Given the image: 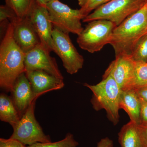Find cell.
I'll return each mask as SVG.
<instances>
[{
  "instance_id": "obj_1",
  "label": "cell",
  "mask_w": 147,
  "mask_h": 147,
  "mask_svg": "<svg viewBox=\"0 0 147 147\" xmlns=\"http://www.w3.org/2000/svg\"><path fill=\"white\" fill-rule=\"evenodd\" d=\"M25 53L13 37V25L8 24L0 45V86L11 92L16 79L26 71Z\"/></svg>"
},
{
  "instance_id": "obj_2",
  "label": "cell",
  "mask_w": 147,
  "mask_h": 147,
  "mask_svg": "<svg viewBox=\"0 0 147 147\" xmlns=\"http://www.w3.org/2000/svg\"><path fill=\"white\" fill-rule=\"evenodd\" d=\"M147 33V2L116 27L109 44L115 57L130 56L140 39Z\"/></svg>"
},
{
  "instance_id": "obj_3",
  "label": "cell",
  "mask_w": 147,
  "mask_h": 147,
  "mask_svg": "<svg viewBox=\"0 0 147 147\" xmlns=\"http://www.w3.org/2000/svg\"><path fill=\"white\" fill-rule=\"evenodd\" d=\"M84 86L92 92L91 99L93 108L96 111L104 110L109 120L114 125L119 121V110L121 89L110 74H103L101 82L96 85L85 83Z\"/></svg>"
},
{
  "instance_id": "obj_4",
  "label": "cell",
  "mask_w": 147,
  "mask_h": 147,
  "mask_svg": "<svg viewBox=\"0 0 147 147\" xmlns=\"http://www.w3.org/2000/svg\"><path fill=\"white\" fill-rule=\"evenodd\" d=\"M146 3L143 0H111L97 7L82 21L89 23L94 20H108L117 26Z\"/></svg>"
},
{
  "instance_id": "obj_5",
  "label": "cell",
  "mask_w": 147,
  "mask_h": 147,
  "mask_svg": "<svg viewBox=\"0 0 147 147\" xmlns=\"http://www.w3.org/2000/svg\"><path fill=\"white\" fill-rule=\"evenodd\" d=\"M114 23L105 20H97L88 23L78 36L76 41L82 50L94 53L109 44L114 29Z\"/></svg>"
},
{
  "instance_id": "obj_6",
  "label": "cell",
  "mask_w": 147,
  "mask_h": 147,
  "mask_svg": "<svg viewBox=\"0 0 147 147\" xmlns=\"http://www.w3.org/2000/svg\"><path fill=\"white\" fill-rule=\"evenodd\" d=\"M38 98L33 100L19 122L13 127V134L10 137L25 145L30 146L36 143L52 142L50 136L44 133L35 117V106Z\"/></svg>"
},
{
  "instance_id": "obj_7",
  "label": "cell",
  "mask_w": 147,
  "mask_h": 147,
  "mask_svg": "<svg viewBox=\"0 0 147 147\" xmlns=\"http://www.w3.org/2000/svg\"><path fill=\"white\" fill-rule=\"evenodd\" d=\"M53 27L62 31L79 35L84 28L80 9H71L59 0H53L46 5Z\"/></svg>"
},
{
  "instance_id": "obj_8",
  "label": "cell",
  "mask_w": 147,
  "mask_h": 147,
  "mask_svg": "<svg viewBox=\"0 0 147 147\" xmlns=\"http://www.w3.org/2000/svg\"><path fill=\"white\" fill-rule=\"evenodd\" d=\"M69 34L53 27V49L61 60L67 72L72 75L82 68L84 59L73 45Z\"/></svg>"
},
{
  "instance_id": "obj_9",
  "label": "cell",
  "mask_w": 147,
  "mask_h": 147,
  "mask_svg": "<svg viewBox=\"0 0 147 147\" xmlns=\"http://www.w3.org/2000/svg\"><path fill=\"white\" fill-rule=\"evenodd\" d=\"M28 16L39 37L40 44L50 53L53 51V26L46 7L40 5L36 0Z\"/></svg>"
},
{
  "instance_id": "obj_10",
  "label": "cell",
  "mask_w": 147,
  "mask_h": 147,
  "mask_svg": "<svg viewBox=\"0 0 147 147\" xmlns=\"http://www.w3.org/2000/svg\"><path fill=\"white\" fill-rule=\"evenodd\" d=\"M50 53L40 44L26 53L24 63L26 71L43 70L63 80V76L59 69L57 61L55 58L50 56Z\"/></svg>"
},
{
  "instance_id": "obj_11",
  "label": "cell",
  "mask_w": 147,
  "mask_h": 147,
  "mask_svg": "<svg viewBox=\"0 0 147 147\" xmlns=\"http://www.w3.org/2000/svg\"><path fill=\"white\" fill-rule=\"evenodd\" d=\"M13 25V37L21 50L26 54L40 45V40L28 16L17 17L10 21Z\"/></svg>"
},
{
  "instance_id": "obj_12",
  "label": "cell",
  "mask_w": 147,
  "mask_h": 147,
  "mask_svg": "<svg viewBox=\"0 0 147 147\" xmlns=\"http://www.w3.org/2000/svg\"><path fill=\"white\" fill-rule=\"evenodd\" d=\"M135 65V61L130 56H117L104 74L111 75L121 89H128L133 80Z\"/></svg>"
},
{
  "instance_id": "obj_13",
  "label": "cell",
  "mask_w": 147,
  "mask_h": 147,
  "mask_svg": "<svg viewBox=\"0 0 147 147\" xmlns=\"http://www.w3.org/2000/svg\"><path fill=\"white\" fill-rule=\"evenodd\" d=\"M34 97H39L46 92L61 89L65 86L63 79L41 70L26 72Z\"/></svg>"
},
{
  "instance_id": "obj_14",
  "label": "cell",
  "mask_w": 147,
  "mask_h": 147,
  "mask_svg": "<svg viewBox=\"0 0 147 147\" xmlns=\"http://www.w3.org/2000/svg\"><path fill=\"white\" fill-rule=\"evenodd\" d=\"M10 92L13 103L21 117L33 100L37 97L34 95L26 72L18 76Z\"/></svg>"
},
{
  "instance_id": "obj_15",
  "label": "cell",
  "mask_w": 147,
  "mask_h": 147,
  "mask_svg": "<svg viewBox=\"0 0 147 147\" xmlns=\"http://www.w3.org/2000/svg\"><path fill=\"white\" fill-rule=\"evenodd\" d=\"M119 106L127 113L130 121L140 124L141 100L135 89L121 90Z\"/></svg>"
},
{
  "instance_id": "obj_16",
  "label": "cell",
  "mask_w": 147,
  "mask_h": 147,
  "mask_svg": "<svg viewBox=\"0 0 147 147\" xmlns=\"http://www.w3.org/2000/svg\"><path fill=\"white\" fill-rule=\"evenodd\" d=\"M21 117L12 98L5 94L0 95V119L14 127L21 119Z\"/></svg>"
},
{
  "instance_id": "obj_17",
  "label": "cell",
  "mask_w": 147,
  "mask_h": 147,
  "mask_svg": "<svg viewBox=\"0 0 147 147\" xmlns=\"http://www.w3.org/2000/svg\"><path fill=\"white\" fill-rule=\"evenodd\" d=\"M118 136L119 143L121 147H143L137 124L131 121L122 127Z\"/></svg>"
},
{
  "instance_id": "obj_18",
  "label": "cell",
  "mask_w": 147,
  "mask_h": 147,
  "mask_svg": "<svg viewBox=\"0 0 147 147\" xmlns=\"http://www.w3.org/2000/svg\"><path fill=\"white\" fill-rule=\"evenodd\" d=\"M6 5L13 11L18 18L28 16L36 0H5Z\"/></svg>"
},
{
  "instance_id": "obj_19",
  "label": "cell",
  "mask_w": 147,
  "mask_h": 147,
  "mask_svg": "<svg viewBox=\"0 0 147 147\" xmlns=\"http://www.w3.org/2000/svg\"><path fill=\"white\" fill-rule=\"evenodd\" d=\"M146 86L147 63L142 61H135L134 76L129 89H137Z\"/></svg>"
},
{
  "instance_id": "obj_20",
  "label": "cell",
  "mask_w": 147,
  "mask_h": 147,
  "mask_svg": "<svg viewBox=\"0 0 147 147\" xmlns=\"http://www.w3.org/2000/svg\"><path fill=\"white\" fill-rule=\"evenodd\" d=\"M79 143L70 133L66 135L65 138L59 142L50 143H36L27 147H77Z\"/></svg>"
},
{
  "instance_id": "obj_21",
  "label": "cell",
  "mask_w": 147,
  "mask_h": 147,
  "mask_svg": "<svg viewBox=\"0 0 147 147\" xmlns=\"http://www.w3.org/2000/svg\"><path fill=\"white\" fill-rule=\"evenodd\" d=\"M130 57L135 61L147 63V33L137 42Z\"/></svg>"
},
{
  "instance_id": "obj_22",
  "label": "cell",
  "mask_w": 147,
  "mask_h": 147,
  "mask_svg": "<svg viewBox=\"0 0 147 147\" xmlns=\"http://www.w3.org/2000/svg\"><path fill=\"white\" fill-rule=\"evenodd\" d=\"M110 1L111 0H88L85 5L80 9L83 19L90 14L93 10Z\"/></svg>"
},
{
  "instance_id": "obj_23",
  "label": "cell",
  "mask_w": 147,
  "mask_h": 147,
  "mask_svg": "<svg viewBox=\"0 0 147 147\" xmlns=\"http://www.w3.org/2000/svg\"><path fill=\"white\" fill-rule=\"evenodd\" d=\"M17 17L13 11L7 5H1L0 6V22L1 24L7 19L10 21Z\"/></svg>"
},
{
  "instance_id": "obj_24",
  "label": "cell",
  "mask_w": 147,
  "mask_h": 147,
  "mask_svg": "<svg viewBox=\"0 0 147 147\" xmlns=\"http://www.w3.org/2000/svg\"><path fill=\"white\" fill-rule=\"evenodd\" d=\"M0 147H27L26 145L16 139L9 138L0 139Z\"/></svg>"
},
{
  "instance_id": "obj_25",
  "label": "cell",
  "mask_w": 147,
  "mask_h": 147,
  "mask_svg": "<svg viewBox=\"0 0 147 147\" xmlns=\"http://www.w3.org/2000/svg\"><path fill=\"white\" fill-rule=\"evenodd\" d=\"M138 133L143 147H147V125H137Z\"/></svg>"
},
{
  "instance_id": "obj_26",
  "label": "cell",
  "mask_w": 147,
  "mask_h": 147,
  "mask_svg": "<svg viewBox=\"0 0 147 147\" xmlns=\"http://www.w3.org/2000/svg\"><path fill=\"white\" fill-rule=\"evenodd\" d=\"M141 99V98H140ZM141 100V114H140V123L139 125H147V102Z\"/></svg>"
},
{
  "instance_id": "obj_27",
  "label": "cell",
  "mask_w": 147,
  "mask_h": 147,
  "mask_svg": "<svg viewBox=\"0 0 147 147\" xmlns=\"http://www.w3.org/2000/svg\"><path fill=\"white\" fill-rule=\"evenodd\" d=\"M113 140L108 137L102 138L98 143L97 147H113Z\"/></svg>"
},
{
  "instance_id": "obj_28",
  "label": "cell",
  "mask_w": 147,
  "mask_h": 147,
  "mask_svg": "<svg viewBox=\"0 0 147 147\" xmlns=\"http://www.w3.org/2000/svg\"><path fill=\"white\" fill-rule=\"evenodd\" d=\"M135 90L139 97L147 102V86Z\"/></svg>"
},
{
  "instance_id": "obj_29",
  "label": "cell",
  "mask_w": 147,
  "mask_h": 147,
  "mask_svg": "<svg viewBox=\"0 0 147 147\" xmlns=\"http://www.w3.org/2000/svg\"><path fill=\"white\" fill-rule=\"evenodd\" d=\"M53 0H36L37 2L40 5L46 6V5Z\"/></svg>"
},
{
  "instance_id": "obj_30",
  "label": "cell",
  "mask_w": 147,
  "mask_h": 147,
  "mask_svg": "<svg viewBox=\"0 0 147 147\" xmlns=\"http://www.w3.org/2000/svg\"><path fill=\"white\" fill-rule=\"evenodd\" d=\"M88 1V0H78V4L81 7H82L85 5Z\"/></svg>"
},
{
  "instance_id": "obj_31",
  "label": "cell",
  "mask_w": 147,
  "mask_h": 147,
  "mask_svg": "<svg viewBox=\"0 0 147 147\" xmlns=\"http://www.w3.org/2000/svg\"><path fill=\"white\" fill-rule=\"evenodd\" d=\"M144 2H145V3L147 2V0H143Z\"/></svg>"
}]
</instances>
